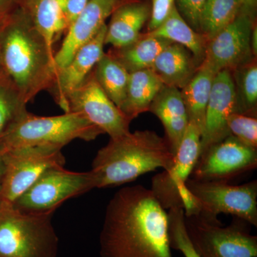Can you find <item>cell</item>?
Here are the masks:
<instances>
[{
	"mask_svg": "<svg viewBox=\"0 0 257 257\" xmlns=\"http://www.w3.org/2000/svg\"><path fill=\"white\" fill-rule=\"evenodd\" d=\"M101 257H172L167 213L150 189H120L106 206L100 235Z\"/></svg>",
	"mask_w": 257,
	"mask_h": 257,
	"instance_id": "cell-1",
	"label": "cell"
},
{
	"mask_svg": "<svg viewBox=\"0 0 257 257\" xmlns=\"http://www.w3.org/2000/svg\"><path fill=\"white\" fill-rule=\"evenodd\" d=\"M55 52L47 45L23 7L0 25V57L3 74L27 102L55 80Z\"/></svg>",
	"mask_w": 257,
	"mask_h": 257,
	"instance_id": "cell-2",
	"label": "cell"
},
{
	"mask_svg": "<svg viewBox=\"0 0 257 257\" xmlns=\"http://www.w3.org/2000/svg\"><path fill=\"white\" fill-rule=\"evenodd\" d=\"M175 157L165 138L151 130H138L110 139L96 153L90 171L95 189L116 187L157 169L167 170Z\"/></svg>",
	"mask_w": 257,
	"mask_h": 257,
	"instance_id": "cell-3",
	"label": "cell"
},
{
	"mask_svg": "<svg viewBox=\"0 0 257 257\" xmlns=\"http://www.w3.org/2000/svg\"><path fill=\"white\" fill-rule=\"evenodd\" d=\"M102 132L79 113L40 116L27 111L0 141V153L21 147L63 148L74 140L92 141Z\"/></svg>",
	"mask_w": 257,
	"mask_h": 257,
	"instance_id": "cell-4",
	"label": "cell"
},
{
	"mask_svg": "<svg viewBox=\"0 0 257 257\" xmlns=\"http://www.w3.org/2000/svg\"><path fill=\"white\" fill-rule=\"evenodd\" d=\"M54 213H28L0 201V257H57Z\"/></svg>",
	"mask_w": 257,
	"mask_h": 257,
	"instance_id": "cell-5",
	"label": "cell"
},
{
	"mask_svg": "<svg viewBox=\"0 0 257 257\" xmlns=\"http://www.w3.org/2000/svg\"><path fill=\"white\" fill-rule=\"evenodd\" d=\"M184 187L195 204V212L210 220L220 214H231L257 226V181L231 185L223 181L189 177Z\"/></svg>",
	"mask_w": 257,
	"mask_h": 257,
	"instance_id": "cell-6",
	"label": "cell"
},
{
	"mask_svg": "<svg viewBox=\"0 0 257 257\" xmlns=\"http://www.w3.org/2000/svg\"><path fill=\"white\" fill-rule=\"evenodd\" d=\"M184 224L196 249L216 257H257V236L251 234V225L240 218L234 216L224 226L219 219L184 212Z\"/></svg>",
	"mask_w": 257,
	"mask_h": 257,
	"instance_id": "cell-7",
	"label": "cell"
},
{
	"mask_svg": "<svg viewBox=\"0 0 257 257\" xmlns=\"http://www.w3.org/2000/svg\"><path fill=\"white\" fill-rule=\"evenodd\" d=\"M0 154L3 161L0 201L10 204H13L47 170L65 165L60 147H21Z\"/></svg>",
	"mask_w": 257,
	"mask_h": 257,
	"instance_id": "cell-8",
	"label": "cell"
},
{
	"mask_svg": "<svg viewBox=\"0 0 257 257\" xmlns=\"http://www.w3.org/2000/svg\"><path fill=\"white\" fill-rule=\"evenodd\" d=\"M94 189L91 171L76 172L64 167H54L45 172L13 204L24 212L54 213L65 201Z\"/></svg>",
	"mask_w": 257,
	"mask_h": 257,
	"instance_id": "cell-9",
	"label": "cell"
},
{
	"mask_svg": "<svg viewBox=\"0 0 257 257\" xmlns=\"http://www.w3.org/2000/svg\"><path fill=\"white\" fill-rule=\"evenodd\" d=\"M64 112L79 113L110 139L130 132L131 121L102 90L92 72L67 96Z\"/></svg>",
	"mask_w": 257,
	"mask_h": 257,
	"instance_id": "cell-10",
	"label": "cell"
},
{
	"mask_svg": "<svg viewBox=\"0 0 257 257\" xmlns=\"http://www.w3.org/2000/svg\"><path fill=\"white\" fill-rule=\"evenodd\" d=\"M202 132L189 121L176 153L173 165L152 179L151 192L164 209L183 207L182 192L186 181L191 177L201 150Z\"/></svg>",
	"mask_w": 257,
	"mask_h": 257,
	"instance_id": "cell-11",
	"label": "cell"
},
{
	"mask_svg": "<svg viewBox=\"0 0 257 257\" xmlns=\"http://www.w3.org/2000/svg\"><path fill=\"white\" fill-rule=\"evenodd\" d=\"M256 19L241 11L234 21L208 42L204 60L200 65L214 73L230 72L254 58L251 35Z\"/></svg>",
	"mask_w": 257,
	"mask_h": 257,
	"instance_id": "cell-12",
	"label": "cell"
},
{
	"mask_svg": "<svg viewBox=\"0 0 257 257\" xmlns=\"http://www.w3.org/2000/svg\"><path fill=\"white\" fill-rule=\"evenodd\" d=\"M256 167L257 149L248 147L229 135L199 155L190 177L229 182Z\"/></svg>",
	"mask_w": 257,
	"mask_h": 257,
	"instance_id": "cell-13",
	"label": "cell"
},
{
	"mask_svg": "<svg viewBox=\"0 0 257 257\" xmlns=\"http://www.w3.org/2000/svg\"><path fill=\"white\" fill-rule=\"evenodd\" d=\"M138 0H89L84 10L69 26L55 55L56 69L64 67L77 50L97 35L106 20L118 8Z\"/></svg>",
	"mask_w": 257,
	"mask_h": 257,
	"instance_id": "cell-14",
	"label": "cell"
},
{
	"mask_svg": "<svg viewBox=\"0 0 257 257\" xmlns=\"http://www.w3.org/2000/svg\"><path fill=\"white\" fill-rule=\"evenodd\" d=\"M235 105L236 94L231 72L226 69L221 71L216 74L213 82L206 109L200 155L231 135L227 120L230 115L234 113Z\"/></svg>",
	"mask_w": 257,
	"mask_h": 257,
	"instance_id": "cell-15",
	"label": "cell"
},
{
	"mask_svg": "<svg viewBox=\"0 0 257 257\" xmlns=\"http://www.w3.org/2000/svg\"><path fill=\"white\" fill-rule=\"evenodd\" d=\"M106 31V25L76 52L68 63L57 70L55 82L47 92L62 110L65 109L67 96L87 79L104 55Z\"/></svg>",
	"mask_w": 257,
	"mask_h": 257,
	"instance_id": "cell-16",
	"label": "cell"
},
{
	"mask_svg": "<svg viewBox=\"0 0 257 257\" xmlns=\"http://www.w3.org/2000/svg\"><path fill=\"white\" fill-rule=\"evenodd\" d=\"M149 111L160 120L165 128V138L175 155L189 122L180 89L165 86L154 99Z\"/></svg>",
	"mask_w": 257,
	"mask_h": 257,
	"instance_id": "cell-17",
	"label": "cell"
},
{
	"mask_svg": "<svg viewBox=\"0 0 257 257\" xmlns=\"http://www.w3.org/2000/svg\"><path fill=\"white\" fill-rule=\"evenodd\" d=\"M150 15V3L143 0L120 7L111 15L110 22L106 25L105 45L121 48L137 41Z\"/></svg>",
	"mask_w": 257,
	"mask_h": 257,
	"instance_id": "cell-18",
	"label": "cell"
},
{
	"mask_svg": "<svg viewBox=\"0 0 257 257\" xmlns=\"http://www.w3.org/2000/svg\"><path fill=\"white\" fill-rule=\"evenodd\" d=\"M199 67L187 49L172 43L158 55L151 69L165 86L182 89L194 77Z\"/></svg>",
	"mask_w": 257,
	"mask_h": 257,
	"instance_id": "cell-19",
	"label": "cell"
},
{
	"mask_svg": "<svg viewBox=\"0 0 257 257\" xmlns=\"http://www.w3.org/2000/svg\"><path fill=\"white\" fill-rule=\"evenodd\" d=\"M165 84L151 69L132 72L124 100L119 109L130 121L150 110L154 99Z\"/></svg>",
	"mask_w": 257,
	"mask_h": 257,
	"instance_id": "cell-20",
	"label": "cell"
},
{
	"mask_svg": "<svg viewBox=\"0 0 257 257\" xmlns=\"http://www.w3.org/2000/svg\"><path fill=\"white\" fill-rule=\"evenodd\" d=\"M172 43L165 39L143 33L137 41L127 46L111 47L107 52L132 73L151 69L158 55Z\"/></svg>",
	"mask_w": 257,
	"mask_h": 257,
	"instance_id": "cell-21",
	"label": "cell"
},
{
	"mask_svg": "<svg viewBox=\"0 0 257 257\" xmlns=\"http://www.w3.org/2000/svg\"><path fill=\"white\" fill-rule=\"evenodd\" d=\"M22 7L54 51L56 42L67 30L63 10L58 0H25Z\"/></svg>",
	"mask_w": 257,
	"mask_h": 257,
	"instance_id": "cell-22",
	"label": "cell"
},
{
	"mask_svg": "<svg viewBox=\"0 0 257 257\" xmlns=\"http://www.w3.org/2000/svg\"><path fill=\"white\" fill-rule=\"evenodd\" d=\"M146 33L185 47L192 54L199 66L204 60L207 39L202 34L192 28L179 13L176 6L160 28L155 31Z\"/></svg>",
	"mask_w": 257,
	"mask_h": 257,
	"instance_id": "cell-23",
	"label": "cell"
},
{
	"mask_svg": "<svg viewBox=\"0 0 257 257\" xmlns=\"http://www.w3.org/2000/svg\"><path fill=\"white\" fill-rule=\"evenodd\" d=\"M216 73L200 65L194 77L181 91L189 121L203 132L206 109Z\"/></svg>",
	"mask_w": 257,
	"mask_h": 257,
	"instance_id": "cell-24",
	"label": "cell"
},
{
	"mask_svg": "<svg viewBox=\"0 0 257 257\" xmlns=\"http://www.w3.org/2000/svg\"><path fill=\"white\" fill-rule=\"evenodd\" d=\"M92 72L102 90L119 109L126 96L130 72L108 52H104Z\"/></svg>",
	"mask_w": 257,
	"mask_h": 257,
	"instance_id": "cell-25",
	"label": "cell"
},
{
	"mask_svg": "<svg viewBox=\"0 0 257 257\" xmlns=\"http://www.w3.org/2000/svg\"><path fill=\"white\" fill-rule=\"evenodd\" d=\"M241 0H207L201 15L199 32L208 42L242 11Z\"/></svg>",
	"mask_w": 257,
	"mask_h": 257,
	"instance_id": "cell-26",
	"label": "cell"
},
{
	"mask_svg": "<svg viewBox=\"0 0 257 257\" xmlns=\"http://www.w3.org/2000/svg\"><path fill=\"white\" fill-rule=\"evenodd\" d=\"M231 72L236 94L234 113L256 117V57Z\"/></svg>",
	"mask_w": 257,
	"mask_h": 257,
	"instance_id": "cell-27",
	"label": "cell"
},
{
	"mask_svg": "<svg viewBox=\"0 0 257 257\" xmlns=\"http://www.w3.org/2000/svg\"><path fill=\"white\" fill-rule=\"evenodd\" d=\"M27 102L5 75L0 78V141L27 111Z\"/></svg>",
	"mask_w": 257,
	"mask_h": 257,
	"instance_id": "cell-28",
	"label": "cell"
},
{
	"mask_svg": "<svg viewBox=\"0 0 257 257\" xmlns=\"http://www.w3.org/2000/svg\"><path fill=\"white\" fill-rule=\"evenodd\" d=\"M168 236L171 248L180 251L184 257H202L189 239L185 224L183 207H174L167 213Z\"/></svg>",
	"mask_w": 257,
	"mask_h": 257,
	"instance_id": "cell-29",
	"label": "cell"
},
{
	"mask_svg": "<svg viewBox=\"0 0 257 257\" xmlns=\"http://www.w3.org/2000/svg\"><path fill=\"white\" fill-rule=\"evenodd\" d=\"M230 135L252 148L257 149V119L254 116L232 113L227 120Z\"/></svg>",
	"mask_w": 257,
	"mask_h": 257,
	"instance_id": "cell-30",
	"label": "cell"
},
{
	"mask_svg": "<svg viewBox=\"0 0 257 257\" xmlns=\"http://www.w3.org/2000/svg\"><path fill=\"white\" fill-rule=\"evenodd\" d=\"M207 0H175L177 9L185 21L199 32L201 15Z\"/></svg>",
	"mask_w": 257,
	"mask_h": 257,
	"instance_id": "cell-31",
	"label": "cell"
},
{
	"mask_svg": "<svg viewBox=\"0 0 257 257\" xmlns=\"http://www.w3.org/2000/svg\"><path fill=\"white\" fill-rule=\"evenodd\" d=\"M175 6V0H152L147 32L155 31L160 28L169 18Z\"/></svg>",
	"mask_w": 257,
	"mask_h": 257,
	"instance_id": "cell-32",
	"label": "cell"
},
{
	"mask_svg": "<svg viewBox=\"0 0 257 257\" xmlns=\"http://www.w3.org/2000/svg\"><path fill=\"white\" fill-rule=\"evenodd\" d=\"M89 1V0H67L63 8L64 16L67 24V30L80 14L81 12L84 10Z\"/></svg>",
	"mask_w": 257,
	"mask_h": 257,
	"instance_id": "cell-33",
	"label": "cell"
},
{
	"mask_svg": "<svg viewBox=\"0 0 257 257\" xmlns=\"http://www.w3.org/2000/svg\"><path fill=\"white\" fill-rule=\"evenodd\" d=\"M24 3L25 0H0V18H5L21 8Z\"/></svg>",
	"mask_w": 257,
	"mask_h": 257,
	"instance_id": "cell-34",
	"label": "cell"
},
{
	"mask_svg": "<svg viewBox=\"0 0 257 257\" xmlns=\"http://www.w3.org/2000/svg\"><path fill=\"white\" fill-rule=\"evenodd\" d=\"M243 4L242 11L247 13L253 18L256 19L257 0H241Z\"/></svg>",
	"mask_w": 257,
	"mask_h": 257,
	"instance_id": "cell-35",
	"label": "cell"
},
{
	"mask_svg": "<svg viewBox=\"0 0 257 257\" xmlns=\"http://www.w3.org/2000/svg\"><path fill=\"white\" fill-rule=\"evenodd\" d=\"M251 47L253 57H256L257 55V27L256 23L253 25L251 35Z\"/></svg>",
	"mask_w": 257,
	"mask_h": 257,
	"instance_id": "cell-36",
	"label": "cell"
},
{
	"mask_svg": "<svg viewBox=\"0 0 257 257\" xmlns=\"http://www.w3.org/2000/svg\"><path fill=\"white\" fill-rule=\"evenodd\" d=\"M3 173V161L2 155L0 154V190H1L2 177Z\"/></svg>",
	"mask_w": 257,
	"mask_h": 257,
	"instance_id": "cell-37",
	"label": "cell"
},
{
	"mask_svg": "<svg viewBox=\"0 0 257 257\" xmlns=\"http://www.w3.org/2000/svg\"><path fill=\"white\" fill-rule=\"evenodd\" d=\"M197 252L199 253V255L202 257H216L213 256L211 253L207 252V251H203V250H197Z\"/></svg>",
	"mask_w": 257,
	"mask_h": 257,
	"instance_id": "cell-38",
	"label": "cell"
},
{
	"mask_svg": "<svg viewBox=\"0 0 257 257\" xmlns=\"http://www.w3.org/2000/svg\"><path fill=\"white\" fill-rule=\"evenodd\" d=\"M67 0H58L59 3L61 6H62V10H63V8L65 3H67Z\"/></svg>",
	"mask_w": 257,
	"mask_h": 257,
	"instance_id": "cell-39",
	"label": "cell"
},
{
	"mask_svg": "<svg viewBox=\"0 0 257 257\" xmlns=\"http://www.w3.org/2000/svg\"><path fill=\"white\" fill-rule=\"evenodd\" d=\"M5 18L0 19V25H1L2 21H3V19ZM0 67H2V64H1V57H0ZM3 69V68H2Z\"/></svg>",
	"mask_w": 257,
	"mask_h": 257,
	"instance_id": "cell-40",
	"label": "cell"
}]
</instances>
